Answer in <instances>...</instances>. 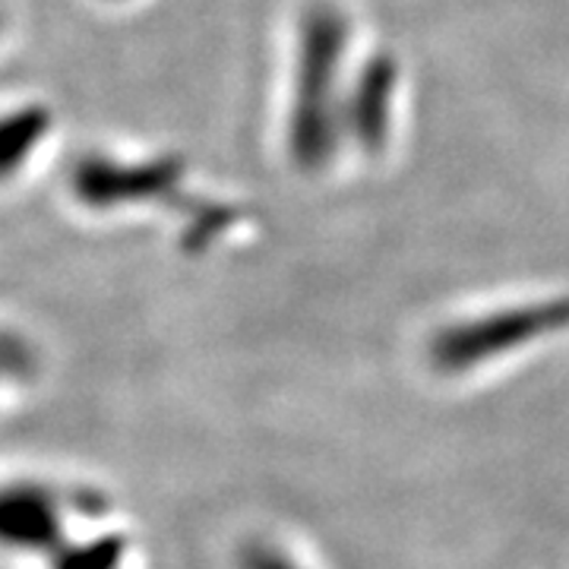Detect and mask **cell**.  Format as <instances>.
<instances>
[{
  "mask_svg": "<svg viewBox=\"0 0 569 569\" xmlns=\"http://www.w3.org/2000/svg\"><path fill=\"white\" fill-rule=\"evenodd\" d=\"M183 183V159L162 156L149 162H118L108 156H82L70 168V190L92 209L178 200Z\"/></svg>",
  "mask_w": 569,
  "mask_h": 569,
  "instance_id": "3",
  "label": "cell"
},
{
  "mask_svg": "<svg viewBox=\"0 0 569 569\" xmlns=\"http://www.w3.org/2000/svg\"><path fill=\"white\" fill-rule=\"evenodd\" d=\"M238 569H301L284 550L269 541H247L238 553Z\"/></svg>",
  "mask_w": 569,
  "mask_h": 569,
  "instance_id": "9",
  "label": "cell"
},
{
  "mask_svg": "<svg viewBox=\"0 0 569 569\" xmlns=\"http://www.w3.org/2000/svg\"><path fill=\"white\" fill-rule=\"evenodd\" d=\"M346 44V13L329 0H313L298 22L295 102L288 121V149L301 171H323L339 149V137H342L339 73H342Z\"/></svg>",
  "mask_w": 569,
  "mask_h": 569,
  "instance_id": "1",
  "label": "cell"
},
{
  "mask_svg": "<svg viewBox=\"0 0 569 569\" xmlns=\"http://www.w3.org/2000/svg\"><path fill=\"white\" fill-rule=\"evenodd\" d=\"M121 535H104L89 545H70V548H58V560L54 569H118L123 560Z\"/></svg>",
  "mask_w": 569,
  "mask_h": 569,
  "instance_id": "8",
  "label": "cell"
},
{
  "mask_svg": "<svg viewBox=\"0 0 569 569\" xmlns=\"http://www.w3.org/2000/svg\"><path fill=\"white\" fill-rule=\"evenodd\" d=\"M174 203L183 206L187 212V228H183V244L206 247L212 244V238H219L231 224L238 222V209L216 203V200H197V197H178Z\"/></svg>",
  "mask_w": 569,
  "mask_h": 569,
  "instance_id": "7",
  "label": "cell"
},
{
  "mask_svg": "<svg viewBox=\"0 0 569 569\" xmlns=\"http://www.w3.org/2000/svg\"><path fill=\"white\" fill-rule=\"evenodd\" d=\"M61 503L41 485L0 488V545L20 550L61 548Z\"/></svg>",
  "mask_w": 569,
  "mask_h": 569,
  "instance_id": "5",
  "label": "cell"
},
{
  "mask_svg": "<svg viewBox=\"0 0 569 569\" xmlns=\"http://www.w3.org/2000/svg\"><path fill=\"white\" fill-rule=\"evenodd\" d=\"M51 130V114L41 104H26L0 118V181L13 178Z\"/></svg>",
  "mask_w": 569,
  "mask_h": 569,
  "instance_id": "6",
  "label": "cell"
},
{
  "mask_svg": "<svg viewBox=\"0 0 569 569\" xmlns=\"http://www.w3.org/2000/svg\"><path fill=\"white\" fill-rule=\"evenodd\" d=\"M563 329H569V298H548L447 326L430 339L427 355L440 373H468Z\"/></svg>",
  "mask_w": 569,
  "mask_h": 569,
  "instance_id": "2",
  "label": "cell"
},
{
  "mask_svg": "<svg viewBox=\"0 0 569 569\" xmlns=\"http://www.w3.org/2000/svg\"><path fill=\"white\" fill-rule=\"evenodd\" d=\"M399 86V63L389 51L370 54L342 99V133L367 156L387 149L392 102Z\"/></svg>",
  "mask_w": 569,
  "mask_h": 569,
  "instance_id": "4",
  "label": "cell"
}]
</instances>
